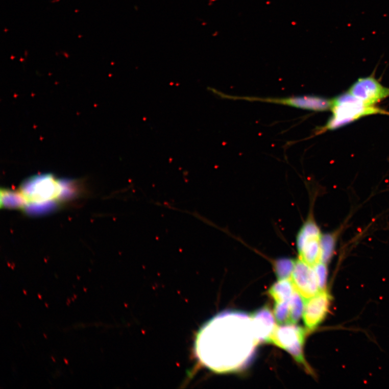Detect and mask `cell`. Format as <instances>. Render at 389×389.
<instances>
[{
	"label": "cell",
	"mask_w": 389,
	"mask_h": 389,
	"mask_svg": "<svg viewBox=\"0 0 389 389\" xmlns=\"http://www.w3.org/2000/svg\"><path fill=\"white\" fill-rule=\"evenodd\" d=\"M295 261L289 258H283L275 261L273 267L278 280L290 279Z\"/></svg>",
	"instance_id": "cell-13"
},
{
	"label": "cell",
	"mask_w": 389,
	"mask_h": 389,
	"mask_svg": "<svg viewBox=\"0 0 389 389\" xmlns=\"http://www.w3.org/2000/svg\"><path fill=\"white\" fill-rule=\"evenodd\" d=\"M1 207L8 209H23L26 208L27 204L20 191L4 189L1 190Z\"/></svg>",
	"instance_id": "cell-11"
},
{
	"label": "cell",
	"mask_w": 389,
	"mask_h": 389,
	"mask_svg": "<svg viewBox=\"0 0 389 389\" xmlns=\"http://www.w3.org/2000/svg\"><path fill=\"white\" fill-rule=\"evenodd\" d=\"M305 334L306 332L302 327L294 324H286L276 326L269 342L288 352L296 362L311 373V368L303 354Z\"/></svg>",
	"instance_id": "cell-4"
},
{
	"label": "cell",
	"mask_w": 389,
	"mask_h": 389,
	"mask_svg": "<svg viewBox=\"0 0 389 389\" xmlns=\"http://www.w3.org/2000/svg\"><path fill=\"white\" fill-rule=\"evenodd\" d=\"M300 294L295 290L289 300L290 323H297L303 315L305 303Z\"/></svg>",
	"instance_id": "cell-12"
},
{
	"label": "cell",
	"mask_w": 389,
	"mask_h": 389,
	"mask_svg": "<svg viewBox=\"0 0 389 389\" xmlns=\"http://www.w3.org/2000/svg\"><path fill=\"white\" fill-rule=\"evenodd\" d=\"M38 297H39V299L40 300H42V296H41V295L38 294Z\"/></svg>",
	"instance_id": "cell-18"
},
{
	"label": "cell",
	"mask_w": 389,
	"mask_h": 389,
	"mask_svg": "<svg viewBox=\"0 0 389 389\" xmlns=\"http://www.w3.org/2000/svg\"><path fill=\"white\" fill-rule=\"evenodd\" d=\"M64 361L65 363H66L67 365H68L69 364L68 362V360L66 358H64Z\"/></svg>",
	"instance_id": "cell-17"
},
{
	"label": "cell",
	"mask_w": 389,
	"mask_h": 389,
	"mask_svg": "<svg viewBox=\"0 0 389 389\" xmlns=\"http://www.w3.org/2000/svg\"><path fill=\"white\" fill-rule=\"evenodd\" d=\"M52 358L53 359L54 362H56V360H55V359L54 358L53 356H52Z\"/></svg>",
	"instance_id": "cell-22"
},
{
	"label": "cell",
	"mask_w": 389,
	"mask_h": 389,
	"mask_svg": "<svg viewBox=\"0 0 389 389\" xmlns=\"http://www.w3.org/2000/svg\"><path fill=\"white\" fill-rule=\"evenodd\" d=\"M45 305L46 307L48 308V304H47V303H45Z\"/></svg>",
	"instance_id": "cell-21"
},
{
	"label": "cell",
	"mask_w": 389,
	"mask_h": 389,
	"mask_svg": "<svg viewBox=\"0 0 389 389\" xmlns=\"http://www.w3.org/2000/svg\"><path fill=\"white\" fill-rule=\"evenodd\" d=\"M251 317L258 344L269 342L276 327L274 313L270 308L264 307L254 312Z\"/></svg>",
	"instance_id": "cell-9"
},
{
	"label": "cell",
	"mask_w": 389,
	"mask_h": 389,
	"mask_svg": "<svg viewBox=\"0 0 389 389\" xmlns=\"http://www.w3.org/2000/svg\"><path fill=\"white\" fill-rule=\"evenodd\" d=\"M23 293H24V294H25V295H27V291H26L25 290H23Z\"/></svg>",
	"instance_id": "cell-19"
},
{
	"label": "cell",
	"mask_w": 389,
	"mask_h": 389,
	"mask_svg": "<svg viewBox=\"0 0 389 389\" xmlns=\"http://www.w3.org/2000/svg\"><path fill=\"white\" fill-rule=\"evenodd\" d=\"M348 92L370 106L389 97V88L382 86L374 76L359 79Z\"/></svg>",
	"instance_id": "cell-8"
},
{
	"label": "cell",
	"mask_w": 389,
	"mask_h": 389,
	"mask_svg": "<svg viewBox=\"0 0 389 389\" xmlns=\"http://www.w3.org/2000/svg\"><path fill=\"white\" fill-rule=\"evenodd\" d=\"M66 184L51 174H43L25 182L19 190L27 204L26 208L57 202L65 192Z\"/></svg>",
	"instance_id": "cell-3"
},
{
	"label": "cell",
	"mask_w": 389,
	"mask_h": 389,
	"mask_svg": "<svg viewBox=\"0 0 389 389\" xmlns=\"http://www.w3.org/2000/svg\"><path fill=\"white\" fill-rule=\"evenodd\" d=\"M327 264L320 262L313 266L315 272L320 290H326L328 268Z\"/></svg>",
	"instance_id": "cell-16"
},
{
	"label": "cell",
	"mask_w": 389,
	"mask_h": 389,
	"mask_svg": "<svg viewBox=\"0 0 389 389\" xmlns=\"http://www.w3.org/2000/svg\"><path fill=\"white\" fill-rule=\"evenodd\" d=\"M295 290L291 279L280 280L271 287L268 294L276 303H282L289 301Z\"/></svg>",
	"instance_id": "cell-10"
},
{
	"label": "cell",
	"mask_w": 389,
	"mask_h": 389,
	"mask_svg": "<svg viewBox=\"0 0 389 389\" xmlns=\"http://www.w3.org/2000/svg\"><path fill=\"white\" fill-rule=\"evenodd\" d=\"M68 302H69V303L70 302V300L69 299H68Z\"/></svg>",
	"instance_id": "cell-25"
},
{
	"label": "cell",
	"mask_w": 389,
	"mask_h": 389,
	"mask_svg": "<svg viewBox=\"0 0 389 389\" xmlns=\"http://www.w3.org/2000/svg\"><path fill=\"white\" fill-rule=\"evenodd\" d=\"M290 279L296 290L305 299L313 297L321 291L313 266L299 258L295 261Z\"/></svg>",
	"instance_id": "cell-6"
},
{
	"label": "cell",
	"mask_w": 389,
	"mask_h": 389,
	"mask_svg": "<svg viewBox=\"0 0 389 389\" xmlns=\"http://www.w3.org/2000/svg\"><path fill=\"white\" fill-rule=\"evenodd\" d=\"M74 299H75L72 298V300L73 301H74Z\"/></svg>",
	"instance_id": "cell-26"
},
{
	"label": "cell",
	"mask_w": 389,
	"mask_h": 389,
	"mask_svg": "<svg viewBox=\"0 0 389 389\" xmlns=\"http://www.w3.org/2000/svg\"><path fill=\"white\" fill-rule=\"evenodd\" d=\"M43 336H44V337H45L46 339H47V338H47V336H46V335L44 334V333H43Z\"/></svg>",
	"instance_id": "cell-23"
},
{
	"label": "cell",
	"mask_w": 389,
	"mask_h": 389,
	"mask_svg": "<svg viewBox=\"0 0 389 389\" xmlns=\"http://www.w3.org/2000/svg\"><path fill=\"white\" fill-rule=\"evenodd\" d=\"M258 345L251 315L226 311L201 328L195 340L194 350L203 366L213 372L225 374L245 368Z\"/></svg>",
	"instance_id": "cell-1"
},
{
	"label": "cell",
	"mask_w": 389,
	"mask_h": 389,
	"mask_svg": "<svg viewBox=\"0 0 389 389\" xmlns=\"http://www.w3.org/2000/svg\"><path fill=\"white\" fill-rule=\"evenodd\" d=\"M83 289H84L83 290H84L85 292L87 291V289H86V288H83Z\"/></svg>",
	"instance_id": "cell-24"
},
{
	"label": "cell",
	"mask_w": 389,
	"mask_h": 389,
	"mask_svg": "<svg viewBox=\"0 0 389 389\" xmlns=\"http://www.w3.org/2000/svg\"><path fill=\"white\" fill-rule=\"evenodd\" d=\"M331 299L329 293L324 290L305 302L303 321L309 331L315 329L325 319L329 311Z\"/></svg>",
	"instance_id": "cell-7"
},
{
	"label": "cell",
	"mask_w": 389,
	"mask_h": 389,
	"mask_svg": "<svg viewBox=\"0 0 389 389\" xmlns=\"http://www.w3.org/2000/svg\"><path fill=\"white\" fill-rule=\"evenodd\" d=\"M74 299H77V295H76L75 294H74Z\"/></svg>",
	"instance_id": "cell-20"
},
{
	"label": "cell",
	"mask_w": 389,
	"mask_h": 389,
	"mask_svg": "<svg viewBox=\"0 0 389 389\" xmlns=\"http://www.w3.org/2000/svg\"><path fill=\"white\" fill-rule=\"evenodd\" d=\"M331 110L332 115L326 125L319 130V134L336 130L368 115H389L387 111L375 106L368 105L348 91L332 99Z\"/></svg>",
	"instance_id": "cell-2"
},
{
	"label": "cell",
	"mask_w": 389,
	"mask_h": 389,
	"mask_svg": "<svg viewBox=\"0 0 389 389\" xmlns=\"http://www.w3.org/2000/svg\"><path fill=\"white\" fill-rule=\"evenodd\" d=\"M274 315L278 323H290L289 301L276 303L274 309Z\"/></svg>",
	"instance_id": "cell-15"
},
{
	"label": "cell",
	"mask_w": 389,
	"mask_h": 389,
	"mask_svg": "<svg viewBox=\"0 0 389 389\" xmlns=\"http://www.w3.org/2000/svg\"><path fill=\"white\" fill-rule=\"evenodd\" d=\"M226 98L243 99L250 101L265 102V103L287 105L304 110L314 111V112H324V111L331 110L332 105V100L313 95L294 96L284 99L241 98L227 95Z\"/></svg>",
	"instance_id": "cell-5"
},
{
	"label": "cell",
	"mask_w": 389,
	"mask_h": 389,
	"mask_svg": "<svg viewBox=\"0 0 389 389\" xmlns=\"http://www.w3.org/2000/svg\"><path fill=\"white\" fill-rule=\"evenodd\" d=\"M336 234L322 235L321 240V262L328 264L335 251Z\"/></svg>",
	"instance_id": "cell-14"
}]
</instances>
